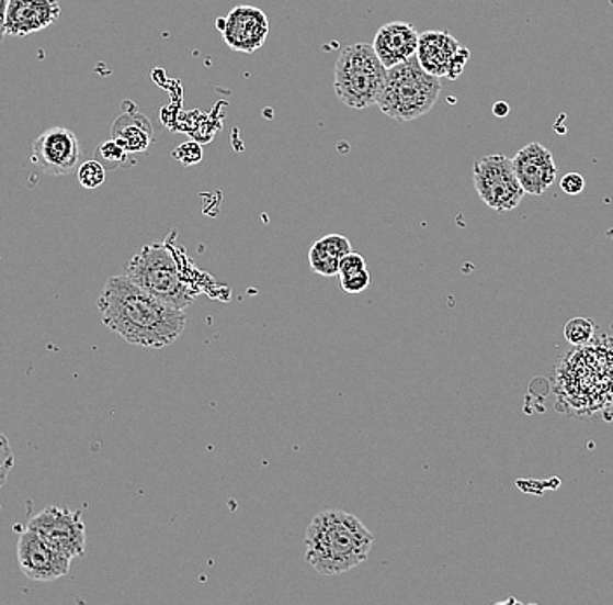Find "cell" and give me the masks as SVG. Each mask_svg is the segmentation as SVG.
<instances>
[{"mask_svg":"<svg viewBox=\"0 0 613 605\" xmlns=\"http://www.w3.org/2000/svg\"><path fill=\"white\" fill-rule=\"evenodd\" d=\"M103 323L135 346L162 349L182 337L186 313L141 289L132 278L114 276L98 296Z\"/></svg>","mask_w":613,"mask_h":605,"instance_id":"cell-1","label":"cell"},{"mask_svg":"<svg viewBox=\"0 0 613 605\" xmlns=\"http://www.w3.org/2000/svg\"><path fill=\"white\" fill-rule=\"evenodd\" d=\"M141 289L161 299L177 310L186 311L201 293L207 292L209 276L194 266L185 251L170 239L164 243L145 245L126 267Z\"/></svg>","mask_w":613,"mask_h":605,"instance_id":"cell-2","label":"cell"},{"mask_svg":"<svg viewBox=\"0 0 613 605\" xmlns=\"http://www.w3.org/2000/svg\"><path fill=\"white\" fill-rule=\"evenodd\" d=\"M375 536L342 509H322L305 530V560L322 576H340L366 562Z\"/></svg>","mask_w":613,"mask_h":605,"instance_id":"cell-3","label":"cell"},{"mask_svg":"<svg viewBox=\"0 0 613 605\" xmlns=\"http://www.w3.org/2000/svg\"><path fill=\"white\" fill-rule=\"evenodd\" d=\"M440 93V77L425 72L415 55L396 67L387 68L377 105L387 117L408 123L431 112Z\"/></svg>","mask_w":613,"mask_h":605,"instance_id":"cell-4","label":"cell"},{"mask_svg":"<svg viewBox=\"0 0 613 605\" xmlns=\"http://www.w3.org/2000/svg\"><path fill=\"white\" fill-rule=\"evenodd\" d=\"M387 68L372 44L357 43L343 47L334 65V93L349 109L363 111L377 105L385 85Z\"/></svg>","mask_w":613,"mask_h":605,"instance_id":"cell-5","label":"cell"},{"mask_svg":"<svg viewBox=\"0 0 613 605\" xmlns=\"http://www.w3.org/2000/svg\"><path fill=\"white\" fill-rule=\"evenodd\" d=\"M473 182L483 203L496 212L516 210L525 195L511 159L502 154L481 157L474 165Z\"/></svg>","mask_w":613,"mask_h":605,"instance_id":"cell-6","label":"cell"},{"mask_svg":"<svg viewBox=\"0 0 613 605\" xmlns=\"http://www.w3.org/2000/svg\"><path fill=\"white\" fill-rule=\"evenodd\" d=\"M18 565L29 580L49 583L67 576L72 559L43 538L37 530L26 529L16 542Z\"/></svg>","mask_w":613,"mask_h":605,"instance_id":"cell-7","label":"cell"},{"mask_svg":"<svg viewBox=\"0 0 613 605\" xmlns=\"http://www.w3.org/2000/svg\"><path fill=\"white\" fill-rule=\"evenodd\" d=\"M81 142L67 127H49L35 138L30 159L53 177H67L81 161Z\"/></svg>","mask_w":613,"mask_h":605,"instance_id":"cell-8","label":"cell"},{"mask_svg":"<svg viewBox=\"0 0 613 605\" xmlns=\"http://www.w3.org/2000/svg\"><path fill=\"white\" fill-rule=\"evenodd\" d=\"M417 58L425 72L436 77H449L453 81L464 72L470 53L449 32L429 30L420 34Z\"/></svg>","mask_w":613,"mask_h":605,"instance_id":"cell-9","label":"cell"},{"mask_svg":"<svg viewBox=\"0 0 613 605\" xmlns=\"http://www.w3.org/2000/svg\"><path fill=\"white\" fill-rule=\"evenodd\" d=\"M29 529L37 530L43 538L67 553L79 559L86 551V525L81 512L52 506L29 522Z\"/></svg>","mask_w":613,"mask_h":605,"instance_id":"cell-10","label":"cell"},{"mask_svg":"<svg viewBox=\"0 0 613 605\" xmlns=\"http://www.w3.org/2000/svg\"><path fill=\"white\" fill-rule=\"evenodd\" d=\"M216 29L232 52L251 55L269 37V18L254 5H237L227 16L216 20Z\"/></svg>","mask_w":613,"mask_h":605,"instance_id":"cell-11","label":"cell"},{"mask_svg":"<svg viewBox=\"0 0 613 605\" xmlns=\"http://www.w3.org/2000/svg\"><path fill=\"white\" fill-rule=\"evenodd\" d=\"M512 168L520 180L525 194L542 195L549 191V187L556 182L558 177V165L549 148L533 142L521 148L516 156L512 157Z\"/></svg>","mask_w":613,"mask_h":605,"instance_id":"cell-12","label":"cell"},{"mask_svg":"<svg viewBox=\"0 0 613 605\" xmlns=\"http://www.w3.org/2000/svg\"><path fill=\"white\" fill-rule=\"evenodd\" d=\"M61 14L59 0H9L5 34L26 37L49 29Z\"/></svg>","mask_w":613,"mask_h":605,"instance_id":"cell-13","label":"cell"},{"mask_svg":"<svg viewBox=\"0 0 613 605\" xmlns=\"http://www.w3.org/2000/svg\"><path fill=\"white\" fill-rule=\"evenodd\" d=\"M419 37V32L410 23L393 22L378 30L372 46L382 65L390 68L417 55Z\"/></svg>","mask_w":613,"mask_h":605,"instance_id":"cell-14","label":"cell"},{"mask_svg":"<svg viewBox=\"0 0 613 605\" xmlns=\"http://www.w3.org/2000/svg\"><path fill=\"white\" fill-rule=\"evenodd\" d=\"M112 138L127 153H145L154 141L152 123L141 112H124L112 124Z\"/></svg>","mask_w":613,"mask_h":605,"instance_id":"cell-15","label":"cell"},{"mask_svg":"<svg viewBox=\"0 0 613 605\" xmlns=\"http://www.w3.org/2000/svg\"><path fill=\"white\" fill-rule=\"evenodd\" d=\"M349 251H352V248L348 237L340 236V234L321 237L310 246V269L316 275L326 276V278L337 276L339 275L340 260Z\"/></svg>","mask_w":613,"mask_h":605,"instance_id":"cell-16","label":"cell"},{"mask_svg":"<svg viewBox=\"0 0 613 605\" xmlns=\"http://www.w3.org/2000/svg\"><path fill=\"white\" fill-rule=\"evenodd\" d=\"M94 159L105 166L106 171L118 170V168H129L135 166L136 161L132 157V153H127L123 145L117 144L114 138L98 145Z\"/></svg>","mask_w":613,"mask_h":605,"instance_id":"cell-17","label":"cell"},{"mask_svg":"<svg viewBox=\"0 0 613 605\" xmlns=\"http://www.w3.org/2000/svg\"><path fill=\"white\" fill-rule=\"evenodd\" d=\"M594 332H597V325H594L592 320H589V317H574L565 326V339L571 346H586V344L594 339Z\"/></svg>","mask_w":613,"mask_h":605,"instance_id":"cell-18","label":"cell"},{"mask_svg":"<svg viewBox=\"0 0 613 605\" xmlns=\"http://www.w3.org/2000/svg\"><path fill=\"white\" fill-rule=\"evenodd\" d=\"M105 178V166L98 163L97 159H89L77 168V180L84 189H98V187L103 186Z\"/></svg>","mask_w":613,"mask_h":605,"instance_id":"cell-19","label":"cell"},{"mask_svg":"<svg viewBox=\"0 0 613 605\" xmlns=\"http://www.w3.org/2000/svg\"><path fill=\"white\" fill-rule=\"evenodd\" d=\"M14 462H16V459H14V452L11 449V444H9L8 436L0 429V491L8 483Z\"/></svg>","mask_w":613,"mask_h":605,"instance_id":"cell-20","label":"cell"},{"mask_svg":"<svg viewBox=\"0 0 613 605\" xmlns=\"http://www.w3.org/2000/svg\"><path fill=\"white\" fill-rule=\"evenodd\" d=\"M372 283V276L368 269L364 271L354 272V275L340 276V287L345 293H361L368 289Z\"/></svg>","mask_w":613,"mask_h":605,"instance_id":"cell-21","label":"cell"},{"mask_svg":"<svg viewBox=\"0 0 613 605\" xmlns=\"http://www.w3.org/2000/svg\"><path fill=\"white\" fill-rule=\"evenodd\" d=\"M173 157L182 165L194 166L203 161V148L195 142H186V144H182L177 150H173Z\"/></svg>","mask_w":613,"mask_h":605,"instance_id":"cell-22","label":"cell"},{"mask_svg":"<svg viewBox=\"0 0 613 605\" xmlns=\"http://www.w3.org/2000/svg\"><path fill=\"white\" fill-rule=\"evenodd\" d=\"M364 269H368V267H366V260H364L360 254L349 251V254L343 255L342 260H340L339 276L354 275V272L364 271Z\"/></svg>","mask_w":613,"mask_h":605,"instance_id":"cell-23","label":"cell"},{"mask_svg":"<svg viewBox=\"0 0 613 605\" xmlns=\"http://www.w3.org/2000/svg\"><path fill=\"white\" fill-rule=\"evenodd\" d=\"M561 191L568 195H577L586 189V178L580 173H568L561 178Z\"/></svg>","mask_w":613,"mask_h":605,"instance_id":"cell-24","label":"cell"},{"mask_svg":"<svg viewBox=\"0 0 613 605\" xmlns=\"http://www.w3.org/2000/svg\"><path fill=\"white\" fill-rule=\"evenodd\" d=\"M9 0H0V43L5 38V11H8Z\"/></svg>","mask_w":613,"mask_h":605,"instance_id":"cell-25","label":"cell"},{"mask_svg":"<svg viewBox=\"0 0 613 605\" xmlns=\"http://www.w3.org/2000/svg\"><path fill=\"white\" fill-rule=\"evenodd\" d=\"M493 114L497 117H506L509 114V105L506 102H497L496 107H493Z\"/></svg>","mask_w":613,"mask_h":605,"instance_id":"cell-26","label":"cell"}]
</instances>
